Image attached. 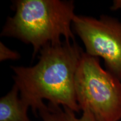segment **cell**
Masks as SVG:
<instances>
[{
  "instance_id": "6da1fadb",
  "label": "cell",
  "mask_w": 121,
  "mask_h": 121,
  "mask_svg": "<svg viewBox=\"0 0 121 121\" xmlns=\"http://www.w3.org/2000/svg\"><path fill=\"white\" fill-rule=\"evenodd\" d=\"M39 53L38 62L34 66H11L20 98L31 107L35 115L43 99L79 113L75 76L82 49L75 41L71 43L65 39L48 44Z\"/></svg>"
},
{
  "instance_id": "7a4b0ae2",
  "label": "cell",
  "mask_w": 121,
  "mask_h": 121,
  "mask_svg": "<svg viewBox=\"0 0 121 121\" xmlns=\"http://www.w3.org/2000/svg\"><path fill=\"white\" fill-rule=\"evenodd\" d=\"M15 15L8 17L1 36L17 39L33 48V59L49 43L75 41L71 25L75 14L73 1L17 0Z\"/></svg>"
},
{
  "instance_id": "3957f363",
  "label": "cell",
  "mask_w": 121,
  "mask_h": 121,
  "mask_svg": "<svg viewBox=\"0 0 121 121\" xmlns=\"http://www.w3.org/2000/svg\"><path fill=\"white\" fill-rule=\"evenodd\" d=\"M80 110H88L97 121L121 119V81L105 70L98 57L83 53L75 76Z\"/></svg>"
},
{
  "instance_id": "277c9868",
  "label": "cell",
  "mask_w": 121,
  "mask_h": 121,
  "mask_svg": "<svg viewBox=\"0 0 121 121\" xmlns=\"http://www.w3.org/2000/svg\"><path fill=\"white\" fill-rule=\"evenodd\" d=\"M72 26L86 53L102 57L106 70L121 81V22L107 15L98 19L76 15Z\"/></svg>"
},
{
  "instance_id": "5b68a950",
  "label": "cell",
  "mask_w": 121,
  "mask_h": 121,
  "mask_svg": "<svg viewBox=\"0 0 121 121\" xmlns=\"http://www.w3.org/2000/svg\"><path fill=\"white\" fill-rule=\"evenodd\" d=\"M16 85L0 99V121H30L27 112L29 106L19 98Z\"/></svg>"
},
{
  "instance_id": "8992f818",
  "label": "cell",
  "mask_w": 121,
  "mask_h": 121,
  "mask_svg": "<svg viewBox=\"0 0 121 121\" xmlns=\"http://www.w3.org/2000/svg\"><path fill=\"white\" fill-rule=\"evenodd\" d=\"M60 106L48 103L47 105L43 102L38 108L37 112L43 121H63Z\"/></svg>"
},
{
  "instance_id": "52a82bcc",
  "label": "cell",
  "mask_w": 121,
  "mask_h": 121,
  "mask_svg": "<svg viewBox=\"0 0 121 121\" xmlns=\"http://www.w3.org/2000/svg\"><path fill=\"white\" fill-rule=\"evenodd\" d=\"M61 116L63 121H97L88 110H83L82 116L78 118L74 112L66 107H63V109L61 110Z\"/></svg>"
},
{
  "instance_id": "ba28073f",
  "label": "cell",
  "mask_w": 121,
  "mask_h": 121,
  "mask_svg": "<svg viewBox=\"0 0 121 121\" xmlns=\"http://www.w3.org/2000/svg\"><path fill=\"white\" fill-rule=\"evenodd\" d=\"M20 58V55L19 53L9 49L4 43L0 42V61L7 60H17Z\"/></svg>"
},
{
  "instance_id": "9c48e42d",
  "label": "cell",
  "mask_w": 121,
  "mask_h": 121,
  "mask_svg": "<svg viewBox=\"0 0 121 121\" xmlns=\"http://www.w3.org/2000/svg\"><path fill=\"white\" fill-rule=\"evenodd\" d=\"M121 9V0H116L113 2L112 6L111 7L112 10H117Z\"/></svg>"
}]
</instances>
